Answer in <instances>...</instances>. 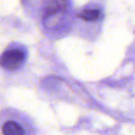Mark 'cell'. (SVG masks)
I'll return each mask as SVG.
<instances>
[{
  "label": "cell",
  "mask_w": 135,
  "mask_h": 135,
  "mask_svg": "<svg viewBox=\"0 0 135 135\" xmlns=\"http://www.w3.org/2000/svg\"><path fill=\"white\" fill-rule=\"evenodd\" d=\"M99 11L97 9H85L79 14V17L86 21H94L99 18Z\"/></svg>",
  "instance_id": "3957f363"
},
{
  "label": "cell",
  "mask_w": 135,
  "mask_h": 135,
  "mask_svg": "<svg viewBox=\"0 0 135 135\" xmlns=\"http://www.w3.org/2000/svg\"><path fill=\"white\" fill-rule=\"evenodd\" d=\"M26 55L23 51L18 49L7 50L2 54L0 58V64L7 70H16L24 64Z\"/></svg>",
  "instance_id": "6da1fadb"
},
{
  "label": "cell",
  "mask_w": 135,
  "mask_h": 135,
  "mask_svg": "<svg viewBox=\"0 0 135 135\" xmlns=\"http://www.w3.org/2000/svg\"><path fill=\"white\" fill-rule=\"evenodd\" d=\"M4 135H24V130L18 123L15 121H7L2 128Z\"/></svg>",
  "instance_id": "7a4b0ae2"
}]
</instances>
